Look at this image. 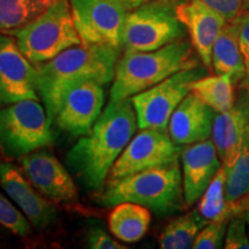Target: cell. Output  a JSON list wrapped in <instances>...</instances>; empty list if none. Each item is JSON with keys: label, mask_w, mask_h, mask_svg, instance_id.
Masks as SVG:
<instances>
[{"label": "cell", "mask_w": 249, "mask_h": 249, "mask_svg": "<svg viewBox=\"0 0 249 249\" xmlns=\"http://www.w3.org/2000/svg\"><path fill=\"white\" fill-rule=\"evenodd\" d=\"M150 223V210L133 202L114 205L108 216V227L112 234L128 244L141 240L148 232Z\"/></svg>", "instance_id": "20"}, {"label": "cell", "mask_w": 249, "mask_h": 249, "mask_svg": "<svg viewBox=\"0 0 249 249\" xmlns=\"http://www.w3.org/2000/svg\"><path fill=\"white\" fill-rule=\"evenodd\" d=\"M181 149L163 129L145 128L133 136L127 147L110 171V180H116L142 172L166 166L178 161Z\"/></svg>", "instance_id": "10"}, {"label": "cell", "mask_w": 249, "mask_h": 249, "mask_svg": "<svg viewBox=\"0 0 249 249\" xmlns=\"http://www.w3.org/2000/svg\"><path fill=\"white\" fill-rule=\"evenodd\" d=\"M208 223L197 209L174 218L160 233V247L161 249L193 248L196 235Z\"/></svg>", "instance_id": "22"}, {"label": "cell", "mask_w": 249, "mask_h": 249, "mask_svg": "<svg viewBox=\"0 0 249 249\" xmlns=\"http://www.w3.org/2000/svg\"><path fill=\"white\" fill-rule=\"evenodd\" d=\"M192 48V43L179 39L154 51L124 52L118 60L110 102L132 98L177 71L197 66Z\"/></svg>", "instance_id": "3"}, {"label": "cell", "mask_w": 249, "mask_h": 249, "mask_svg": "<svg viewBox=\"0 0 249 249\" xmlns=\"http://www.w3.org/2000/svg\"><path fill=\"white\" fill-rule=\"evenodd\" d=\"M233 21L238 29L239 45H240L246 66V76L249 79V12L240 14Z\"/></svg>", "instance_id": "30"}, {"label": "cell", "mask_w": 249, "mask_h": 249, "mask_svg": "<svg viewBox=\"0 0 249 249\" xmlns=\"http://www.w3.org/2000/svg\"><path fill=\"white\" fill-rule=\"evenodd\" d=\"M0 225L20 236H27L31 231L30 222L11 201L0 192Z\"/></svg>", "instance_id": "26"}, {"label": "cell", "mask_w": 249, "mask_h": 249, "mask_svg": "<svg viewBox=\"0 0 249 249\" xmlns=\"http://www.w3.org/2000/svg\"><path fill=\"white\" fill-rule=\"evenodd\" d=\"M70 4L83 45L123 48L126 9L113 0H70Z\"/></svg>", "instance_id": "9"}, {"label": "cell", "mask_w": 249, "mask_h": 249, "mask_svg": "<svg viewBox=\"0 0 249 249\" xmlns=\"http://www.w3.org/2000/svg\"><path fill=\"white\" fill-rule=\"evenodd\" d=\"M55 0H0V30L11 31L26 26Z\"/></svg>", "instance_id": "23"}, {"label": "cell", "mask_w": 249, "mask_h": 249, "mask_svg": "<svg viewBox=\"0 0 249 249\" xmlns=\"http://www.w3.org/2000/svg\"><path fill=\"white\" fill-rule=\"evenodd\" d=\"M38 99L36 68L18 48L17 40L0 34V105Z\"/></svg>", "instance_id": "12"}, {"label": "cell", "mask_w": 249, "mask_h": 249, "mask_svg": "<svg viewBox=\"0 0 249 249\" xmlns=\"http://www.w3.org/2000/svg\"><path fill=\"white\" fill-rule=\"evenodd\" d=\"M248 1H249V0H248Z\"/></svg>", "instance_id": "33"}, {"label": "cell", "mask_w": 249, "mask_h": 249, "mask_svg": "<svg viewBox=\"0 0 249 249\" xmlns=\"http://www.w3.org/2000/svg\"><path fill=\"white\" fill-rule=\"evenodd\" d=\"M46 110L38 99H24L0 108V151L20 158L53 142Z\"/></svg>", "instance_id": "7"}, {"label": "cell", "mask_w": 249, "mask_h": 249, "mask_svg": "<svg viewBox=\"0 0 249 249\" xmlns=\"http://www.w3.org/2000/svg\"><path fill=\"white\" fill-rule=\"evenodd\" d=\"M182 187L186 205L196 203L223 167L211 139L188 144L181 151Z\"/></svg>", "instance_id": "14"}, {"label": "cell", "mask_w": 249, "mask_h": 249, "mask_svg": "<svg viewBox=\"0 0 249 249\" xmlns=\"http://www.w3.org/2000/svg\"><path fill=\"white\" fill-rule=\"evenodd\" d=\"M224 248L226 249H249L246 214H235L230 219L227 225Z\"/></svg>", "instance_id": "27"}, {"label": "cell", "mask_w": 249, "mask_h": 249, "mask_svg": "<svg viewBox=\"0 0 249 249\" xmlns=\"http://www.w3.org/2000/svg\"><path fill=\"white\" fill-rule=\"evenodd\" d=\"M231 218L223 217L211 220L196 235L194 249H218L224 248L227 225Z\"/></svg>", "instance_id": "25"}, {"label": "cell", "mask_w": 249, "mask_h": 249, "mask_svg": "<svg viewBox=\"0 0 249 249\" xmlns=\"http://www.w3.org/2000/svg\"><path fill=\"white\" fill-rule=\"evenodd\" d=\"M11 35L34 64L50 61L65 50L82 44L71 17L70 0H55L31 22L11 31Z\"/></svg>", "instance_id": "5"}, {"label": "cell", "mask_w": 249, "mask_h": 249, "mask_svg": "<svg viewBox=\"0 0 249 249\" xmlns=\"http://www.w3.org/2000/svg\"><path fill=\"white\" fill-rule=\"evenodd\" d=\"M217 112L189 92L170 118L167 132L178 145H188L210 139Z\"/></svg>", "instance_id": "17"}, {"label": "cell", "mask_w": 249, "mask_h": 249, "mask_svg": "<svg viewBox=\"0 0 249 249\" xmlns=\"http://www.w3.org/2000/svg\"><path fill=\"white\" fill-rule=\"evenodd\" d=\"M186 28L173 0H152L127 13L123 30L124 52H148L181 39Z\"/></svg>", "instance_id": "6"}, {"label": "cell", "mask_w": 249, "mask_h": 249, "mask_svg": "<svg viewBox=\"0 0 249 249\" xmlns=\"http://www.w3.org/2000/svg\"><path fill=\"white\" fill-rule=\"evenodd\" d=\"M211 9L217 12L226 21H233L241 13L242 0H201Z\"/></svg>", "instance_id": "29"}, {"label": "cell", "mask_w": 249, "mask_h": 249, "mask_svg": "<svg viewBox=\"0 0 249 249\" xmlns=\"http://www.w3.org/2000/svg\"><path fill=\"white\" fill-rule=\"evenodd\" d=\"M133 202L158 214H170L182 209V176L178 161L110 180L98 197L103 207Z\"/></svg>", "instance_id": "4"}, {"label": "cell", "mask_w": 249, "mask_h": 249, "mask_svg": "<svg viewBox=\"0 0 249 249\" xmlns=\"http://www.w3.org/2000/svg\"><path fill=\"white\" fill-rule=\"evenodd\" d=\"M117 4H119L121 7L126 9L127 12H132L134 9H136L140 6L150 2L152 0H113Z\"/></svg>", "instance_id": "31"}, {"label": "cell", "mask_w": 249, "mask_h": 249, "mask_svg": "<svg viewBox=\"0 0 249 249\" xmlns=\"http://www.w3.org/2000/svg\"><path fill=\"white\" fill-rule=\"evenodd\" d=\"M87 247L90 249H124L116 239L101 227H92L87 233Z\"/></svg>", "instance_id": "28"}, {"label": "cell", "mask_w": 249, "mask_h": 249, "mask_svg": "<svg viewBox=\"0 0 249 249\" xmlns=\"http://www.w3.org/2000/svg\"><path fill=\"white\" fill-rule=\"evenodd\" d=\"M177 15L191 36V43L205 67L213 66V48L227 21L201 0L177 5Z\"/></svg>", "instance_id": "15"}, {"label": "cell", "mask_w": 249, "mask_h": 249, "mask_svg": "<svg viewBox=\"0 0 249 249\" xmlns=\"http://www.w3.org/2000/svg\"><path fill=\"white\" fill-rule=\"evenodd\" d=\"M197 210L208 222L218 219V218L229 217L225 201V170H219L214 177L213 182L202 195L198 203Z\"/></svg>", "instance_id": "24"}, {"label": "cell", "mask_w": 249, "mask_h": 249, "mask_svg": "<svg viewBox=\"0 0 249 249\" xmlns=\"http://www.w3.org/2000/svg\"><path fill=\"white\" fill-rule=\"evenodd\" d=\"M0 186L36 229H45L57 219L53 204L40 196L13 164L0 163Z\"/></svg>", "instance_id": "16"}, {"label": "cell", "mask_w": 249, "mask_h": 249, "mask_svg": "<svg viewBox=\"0 0 249 249\" xmlns=\"http://www.w3.org/2000/svg\"><path fill=\"white\" fill-rule=\"evenodd\" d=\"M18 160L26 178L46 197L64 203L77 201L79 192L75 182L55 156L38 150L24 155Z\"/></svg>", "instance_id": "13"}, {"label": "cell", "mask_w": 249, "mask_h": 249, "mask_svg": "<svg viewBox=\"0 0 249 249\" xmlns=\"http://www.w3.org/2000/svg\"><path fill=\"white\" fill-rule=\"evenodd\" d=\"M213 67L216 74H227L238 83L246 76V66L239 45L238 29L234 21L226 23L213 48Z\"/></svg>", "instance_id": "19"}, {"label": "cell", "mask_w": 249, "mask_h": 249, "mask_svg": "<svg viewBox=\"0 0 249 249\" xmlns=\"http://www.w3.org/2000/svg\"><path fill=\"white\" fill-rule=\"evenodd\" d=\"M120 49L107 45H75L52 60L36 67V86L46 113L53 123L64 90L81 81L93 80L107 85L114 79Z\"/></svg>", "instance_id": "2"}, {"label": "cell", "mask_w": 249, "mask_h": 249, "mask_svg": "<svg viewBox=\"0 0 249 249\" xmlns=\"http://www.w3.org/2000/svg\"><path fill=\"white\" fill-rule=\"evenodd\" d=\"M248 127L249 93H242L230 110L214 117L211 140L224 167L232 166L235 161Z\"/></svg>", "instance_id": "18"}, {"label": "cell", "mask_w": 249, "mask_h": 249, "mask_svg": "<svg viewBox=\"0 0 249 249\" xmlns=\"http://www.w3.org/2000/svg\"><path fill=\"white\" fill-rule=\"evenodd\" d=\"M246 218H247V225H248V232H249V213H246Z\"/></svg>", "instance_id": "32"}, {"label": "cell", "mask_w": 249, "mask_h": 249, "mask_svg": "<svg viewBox=\"0 0 249 249\" xmlns=\"http://www.w3.org/2000/svg\"><path fill=\"white\" fill-rule=\"evenodd\" d=\"M234 85L227 74L203 76L192 85L191 92L213 107L217 113L230 110L235 104Z\"/></svg>", "instance_id": "21"}, {"label": "cell", "mask_w": 249, "mask_h": 249, "mask_svg": "<svg viewBox=\"0 0 249 249\" xmlns=\"http://www.w3.org/2000/svg\"><path fill=\"white\" fill-rule=\"evenodd\" d=\"M136 128L138 119L130 98L110 102L88 136L80 139L68 152V166L87 188L102 189Z\"/></svg>", "instance_id": "1"}, {"label": "cell", "mask_w": 249, "mask_h": 249, "mask_svg": "<svg viewBox=\"0 0 249 249\" xmlns=\"http://www.w3.org/2000/svg\"><path fill=\"white\" fill-rule=\"evenodd\" d=\"M103 86L98 81L87 80L67 87L61 93L53 123L73 136L87 135L102 114Z\"/></svg>", "instance_id": "11"}, {"label": "cell", "mask_w": 249, "mask_h": 249, "mask_svg": "<svg viewBox=\"0 0 249 249\" xmlns=\"http://www.w3.org/2000/svg\"><path fill=\"white\" fill-rule=\"evenodd\" d=\"M204 75L205 71L202 68L189 67L134 95L130 101L135 110L139 128L166 130L174 110L191 92L193 83Z\"/></svg>", "instance_id": "8"}]
</instances>
